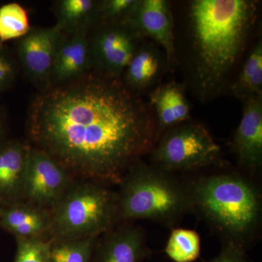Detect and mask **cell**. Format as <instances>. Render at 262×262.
<instances>
[{
	"mask_svg": "<svg viewBox=\"0 0 262 262\" xmlns=\"http://www.w3.org/2000/svg\"><path fill=\"white\" fill-rule=\"evenodd\" d=\"M51 213L53 239L101 236L117 223L116 194L95 181L74 182Z\"/></svg>",
	"mask_w": 262,
	"mask_h": 262,
	"instance_id": "cell-5",
	"label": "cell"
},
{
	"mask_svg": "<svg viewBox=\"0 0 262 262\" xmlns=\"http://www.w3.org/2000/svg\"><path fill=\"white\" fill-rule=\"evenodd\" d=\"M5 130V121L3 115L0 113V142L3 141V134Z\"/></svg>",
	"mask_w": 262,
	"mask_h": 262,
	"instance_id": "cell-27",
	"label": "cell"
},
{
	"mask_svg": "<svg viewBox=\"0 0 262 262\" xmlns=\"http://www.w3.org/2000/svg\"><path fill=\"white\" fill-rule=\"evenodd\" d=\"M201 237L196 231L184 228L172 230L165 246V253L174 262H193L199 258Z\"/></svg>",
	"mask_w": 262,
	"mask_h": 262,
	"instance_id": "cell-21",
	"label": "cell"
},
{
	"mask_svg": "<svg viewBox=\"0 0 262 262\" xmlns=\"http://www.w3.org/2000/svg\"><path fill=\"white\" fill-rule=\"evenodd\" d=\"M163 63V57L158 48L141 45L125 69L122 82L136 92L147 89L159 77Z\"/></svg>",
	"mask_w": 262,
	"mask_h": 262,
	"instance_id": "cell-18",
	"label": "cell"
},
{
	"mask_svg": "<svg viewBox=\"0 0 262 262\" xmlns=\"http://www.w3.org/2000/svg\"><path fill=\"white\" fill-rule=\"evenodd\" d=\"M203 262H248V261L244 246L234 241H227L218 256L211 260Z\"/></svg>",
	"mask_w": 262,
	"mask_h": 262,
	"instance_id": "cell-26",
	"label": "cell"
},
{
	"mask_svg": "<svg viewBox=\"0 0 262 262\" xmlns=\"http://www.w3.org/2000/svg\"><path fill=\"white\" fill-rule=\"evenodd\" d=\"M89 35L62 33L55 54L50 86L77 80L93 70Z\"/></svg>",
	"mask_w": 262,
	"mask_h": 262,
	"instance_id": "cell-11",
	"label": "cell"
},
{
	"mask_svg": "<svg viewBox=\"0 0 262 262\" xmlns=\"http://www.w3.org/2000/svg\"><path fill=\"white\" fill-rule=\"evenodd\" d=\"M27 10L16 3H10L0 7V46L19 39L31 30Z\"/></svg>",
	"mask_w": 262,
	"mask_h": 262,
	"instance_id": "cell-22",
	"label": "cell"
},
{
	"mask_svg": "<svg viewBox=\"0 0 262 262\" xmlns=\"http://www.w3.org/2000/svg\"><path fill=\"white\" fill-rule=\"evenodd\" d=\"M188 189L192 209L228 241L244 246L261 215V196L252 183L236 174H215L198 179Z\"/></svg>",
	"mask_w": 262,
	"mask_h": 262,
	"instance_id": "cell-3",
	"label": "cell"
},
{
	"mask_svg": "<svg viewBox=\"0 0 262 262\" xmlns=\"http://www.w3.org/2000/svg\"><path fill=\"white\" fill-rule=\"evenodd\" d=\"M236 98L245 101L262 96V42L258 41L248 55L241 74L232 86Z\"/></svg>",
	"mask_w": 262,
	"mask_h": 262,
	"instance_id": "cell-19",
	"label": "cell"
},
{
	"mask_svg": "<svg viewBox=\"0 0 262 262\" xmlns=\"http://www.w3.org/2000/svg\"><path fill=\"white\" fill-rule=\"evenodd\" d=\"M149 98L156 113L157 141L165 130L187 122L190 117L189 102L180 84H161L150 93Z\"/></svg>",
	"mask_w": 262,
	"mask_h": 262,
	"instance_id": "cell-16",
	"label": "cell"
},
{
	"mask_svg": "<svg viewBox=\"0 0 262 262\" xmlns=\"http://www.w3.org/2000/svg\"><path fill=\"white\" fill-rule=\"evenodd\" d=\"M155 145L151 149L153 161L168 173L208 166L221 156L220 146L209 131L195 122H183L170 127Z\"/></svg>",
	"mask_w": 262,
	"mask_h": 262,
	"instance_id": "cell-6",
	"label": "cell"
},
{
	"mask_svg": "<svg viewBox=\"0 0 262 262\" xmlns=\"http://www.w3.org/2000/svg\"><path fill=\"white\" fill-rule=\"evenodd\" d=\"M100 236L52 239L49 262H91Z\"/></svg>",
	"mask_w": 262,
	"mask_h": 262,
	"instance_id": "cell-20",
	"label": "cell"
},
{
	"mask_svg": "<svg viewBox=\"0 0 262 262\" xmlns=\"http://www.w3.org/2000/svg\"><path fill=\"white\" fill-rule=\"evenodd\" d=\"M99 8L97 0L56 2V26L63 34H90L100 24Z\"/></svg>",
	"mask_w": 262,
	"mask_h": 262,
	"instance_id": "cell-17",
	"label": "cell"
},
{
	"mask_svg": "<svg viewBox=\"0 0 262 262\" xmlns=\"http://www.w3.org/2000/svg\"><path fill=\"white\" fill-rule=\"evenodd\" d=\"M0 227L16 238H46L51 234V211L27 202L0 206Z\"/></svg>",
	"mask_w": 262,
	"mask_h": 262,
	"instance_id": "cell-15",
	"label": "cell"
},
{
	"mask_svg": "<svg viewBox=\"0 0 262 262\" xmlns=\"http://www.w3.org/2000/svg\"><path fill=\"white\" fill-rule=\"evenodd\" d=\"M29 147L18 141L0 142V206L24 202Z\"/></svg>",
	"mask_w": 262,
	"mask_h": 262,
	"instance_id": "cell-14",
	"label": "cell"
},
{
	"mask_svg": "<svg viewBox=\"0 0 262 262\" xmlns=\"http://www.w3.org/2000/svg\"><path fill=\"white\" fill-rule=\"evenodd\" d=\"M125 20L142 37L151 38L158 43L168 61H173L176 56L173 20L169 2L139 0Z\"/></svg>",
	"mask_w": 262,
	"mask_h": 262,
	"instance_id": "cell-10",
	"label": "cell"
},
{
	"mask_svg": "<svg viewBox=\"0 0 262 262\" xmlns=\"http://www.w3.org/2000/svg\"><path fill=\"white\" fill-rule=\"evenodd\" d=\"M139 0H103L100 1V24L125 20Z\"/></svg>",
	"mask_w": 262,
	"mask_h": 262,
	"instance_id": "cell-24",
	"label": "cell"
},
{
	"mask_svg": "<svg viewBox=\"0 0 262 262\" xmlns=\"http://www.w3.org/2000/svg\"><path fill=\"white\" fill-rule=\"evenodd\" d=\"M18 68L8 48L0 46V93L9 89L16 77Z\"/></svg>",
	"mask_w": 262,
	"mask_h": 262,
	"instance_id": "cell-25",
	"label": "cell"
},
{
	"mask_svg": "<svg viewBox=\"0 0 262 262\" xmlns=\"http://www.w3.org/2000/svg\"><path fill=\"white\" fill-rule=\"evenodd\" d=\"M93 70L122 79L133 56L141 46L142 36L125 20L98 24L90 33Z\"/></svg>",
	"mask_w": 262,
	"mask_h": 262,
	"instance_id": "cell-7",
	"label": "cell"
},
{
	"mask_svg": "<svg viewBox=\"0 0 262 262\" xmlns=\"http://www.w3.org/2000/svg\"><path fill=\"white\" fill-rule=\"evenodd\" d=\"M14 262H49L52 239L16 238Z\"/></svg>",
	"mask_w": 262,
	"mask_h": 262,
	"instance_id": "cell-23",
	"label": "cell"
},
{
	"mask_svg": "<svg viewBox=\"0 0 262 262\" xmlns=\"http://www.w3.org/2000/svg\"><path fill=\"white\" fill-rule=\"evenodd\" d=\"M251 0H194L191 36L195 77L202 98L220 89L242 54L256 18Z\"/></svg>",
	"mask_w": 262,
	"mask_h": 262,
	"instance_id": "cell-2",
	"label": "cell"
},
{
	"mask_svg": "<svg viewBox=\"0 0 262 262\" xmlns=\"http://www.w3.org/2000/svg\"><path fill=\"white\" fill-rule=\"evenodd\" d=\"M75 182L72 175L47 153L30 146L24 202L51 211Z\"/></svg>",
	"mask_w": 262,
	"mask_h": 262,
	"instance_id": "cell-8",
	"label": "cell"
},
{
	"mask_svg": "<svg viewBox=\"0 0 262 262\" xmlns=\"http://www.w3.org/2000/svg\"><path fill=\"white\" fill-rule=\"evenodd\" d=\"M119 184L117 222L148 220L172 226L192 210L187 187L168 172L149 166L141 160Z\"/></svg>",
	"mask_w": 262,
	"mask_h": 262,
	"instance_id": "cell-4",
	"label": "cell"
},
{
	"mask_svg": "<svg viewBox=\"0 0 262 262\" xmlns=\"http://www.w3.org/2000/svg\"><path fill=\"white\" fill-rule=\"evenodd\" d=\"M232 146L242 168L253 172L261 166L262 96L245 101Z\"/></svg>",
	"mask_w": 262,
	"mask_h": 262,
	"instance_id": "cell-12",
	"label": "cell"
},
{
	"mask_svg": "<svg viewBox=\"0 0 262 262\" xmlns=\"http://www.w3.org/2000/svg\"><path fill=\"white\" fill-rule=\"evenodd\" d=\"M33 147L72 176L119 184L157 141V125L122 79L92 70L33 98L27 120Z\"/></svg>",
	"mask_w": 262,
	"mask_h": 262,
	"instance_id": "cell-1",
	"label": "cell"
},
{
	"mask_svg": "<svg viewBox=\"0 0 262 262\" xmlns=\"http://www.w3.org/2000/svg\"><path fill=\"white\" fill-rule=\"evenodd\" d=\"M151 254L145 234L131 225L108 230L96 244L93 262H141Z\"/></svg>",
	"mask_w": 262,
	"mask_h": 262,
	"instance_id": "cell-13",
	"label": "cell"
},
{
	"mask_svg": "<svg viewBox=\"0 0 262 262\" xmlns=\"http://www.w3.org/2000/svg\"><path fill=\"white\" fill-rule=\"evenodd\" d=\"M62 32L56 25L32 28L18 39L17 56L26 75L42 90L51 85V77L57 46Z\"/></svg>",
	"mask_w": 262,
	"mask_h": 262,
	"instance_id": "cell-9",
	"label": "cell"
}]
</instances>
